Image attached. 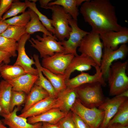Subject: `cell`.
Wrapping results in <instances>:
<instances>
[{
	"label": "cell",
	"mask_w": 128,
	"mask_h": 128,
	"mask_svg": "<svg viewBox=\"0 0 128 128\" xmlns=\"http://www.w3.org/2000/svg\"><path fill=\"white\" fill-rule=\"evenodd\" d=\"M18 45L15 40L0 36V50L9 53L13 57L17 56Z\"/></svg>",
	"instance_id": "obj_32"
},
{
	"label": "cell",
	"mask_w": 128,
	"mask_h": 128,
	"mask_svg": "<svg viewBox=\"0 0 128 128\" xmlns=\"http://www.w3.org/2000/svg\"><path fill=\"white\" fill-rule=\"evenodd\" d=\"M67 114L58 108L51 109L40 115L27 118V122L31 124L41 122L56 124Z\"/></svg>",
	"instance_id": "obj_19"
},
{
	"label": "cell",
	"mask_w": 128,
	"mask_h": 128,
	"mask_svg": "<svg viewBox=\"0 0 128 128\" xmlns=\"http://www.w3.org/2000/svg\"><path fill=\"white\" fill-rule=\"evenodd\" d=\"M103 47L100 34L91 31L83 38L78 50L92 58L100 67Z\"/></svg>",
	"instance_id": "obj_5"
},
{
	"label": "cell",
	"mask_w": 128,
	"mask_h": 128,
	"mask_svg": "<svg viewBox=\"0 0 128 128\" xmlns=\"http://www.w3.org/2000/svg\"><path fill=\"white\" fill-rule=\"evenodd\" d=\"M100 36L104 47L116 50L119 45L128 42V29L124 27L119 31H110L100 34Z\"/></svg>",
	"instance_id": "obj_12"
},
{
	"label": "cell",
	"mask_w": 128,
	"mask_h": 128,
	"mask_svg": "<svg viewBox=\"0 0 128 128\" xmlns=\"http://www.w3.org/2000/svg\"><path fill=\"white\" fill-rule=\"evenodd\" d=\"M27 7L25 2L19 0H14L8 11L3 15L1 20L4 21L8 18L15 16L19 13L25 12Z\"/></svg>",
	"instance_id": "obj_31"
},
{
	"label": "cell",
	"mask_w": 128,
	"mask_h": 128,
	"mask_svg": "<svg viewBox=\"0 0 128 128\" xmlns=\"http://www.w3.org/2000/svg\"><path fill=\"white\" fill-rule=\"evenodd\" d=\"M36 37L37 39L32 38L28 40L31 46L39 52L41 58L52 56L55 53H63V47L55 36L43 34L42 37L37 35Z\"/></svg>",
	"instance_id": "obj_6"
},
{
	"label": "cell",
	"mask_w": 128,
	"mask_h": 128,
	"mask_svg": "<svg viewBox=\"0 0 128 128\" xmlns=\"http://www.w3.org/2000/svg\"><path fill=\"white\" fill-rule=\"evenodd\" d=\"M30 1H32V2H36L37 0H30Z\"/></svg>",
	"instance_id": "obj_45"
},
{
	"label": "cell",
	"mask_w": 128,
	"mask_h": 128,
	"mask_svg": "<svg viewBox=\"0 0 128 128\" xmlns=\"http://www.w3.org/2000/svg\"><path fill=\"white\" fill-rule=\"evenodd\" d=\"M2 111V109L1 108V107L0 106V113ZM2 122L0 120V122Z\"/></svg>",
	"instance_id": "obj_46"
},
{
	"label": "cell",
	"mask_w": 128,
	"mask_h": 128,
	"mask_svg": "<svg viewBox=\"0 0 128 128\" xmlns=\"http://www.w3.org/2000/svg\"><path fill=\"white\" fill-rule=\"evenodd\" d=\"M101 84L98 82L81 85L75 88L78 99L85 106L98 108L105 101Z\"/></svg>",
	"instance_id": "obj_3"
},
{
	"label": "cell",
	"mask_w": 128,
	"mask_h": 128,
	"mask_svg": "<svg viewBox=\"0 0 128 128\" xmlns=\"http://www.w3.org/2000/svg\"><path fill=\"white\" fill-rule=\"evenodd\" d=\"M72 118L75 128H90L79 116L72 112Z\"/></svg>",
	"instance_id": "obj_36"
},
{
	"label": "cell",
	"mask_w": 128,
	"mask_h": 128,
	"mask_svg": "<svg viewBox=\"0 0 128 128\" xmlns=\"http://www.w3.org/2000/svg\"><path fill=\"white\" fill-rule=\"evenodd\" d=\"M12 55L8 52L0 50V64L2 63L8 64L10 62V58Z\"/></svg>",
	"instance_id": "obj_38"
},
{
	"label": "cell",
	"mask_w": 128,
	"mask_h": 128,
	"mask_svg": "<svg viewBox=\"0 0 128 128\" xmlns=\"http://www.w3.org/2000/svg\"><path fill=\"white\" fill-rule=\"evenodd\" d=\"M114 123L128 126V100L120 106L117 113L109 121L108 126Z\"/></svg>",
	"instance_id": "obj_28"
},
{
	"label": "cell",
	"mask_w": 128,
	"mask_h": 128,
	"mask_svg": "<svg viewBox=\"0 0 128 128\" xmlns=\"http://www.w3.org/2000/svg\"><path fill=\"white\" fill-rule=\"evenodd\" d=\"M96 73L94 75L84 72L72 78L66 80L67 87L75 89L79 86L86 84L98 82L103 87H105L106 84L101 72L100 67L96 65L94 67Z\"/></svg>",
	"instance_id": "obj_13"
},
{
	"label": "cell",
	"mask_w": 128,
	"mask_h": 128,
	"mask_svg": "<svg viewBox=\"0 0 128 128\" xmlns=\"http://www.w3.org/2000/svg\"><path fill=\"white\" fill-rule=\"evenodd\" d=\"M4 63H2V64H0V67L2 66V65H3V64H4Z\"/></svg>",
	"instance_id": "obj_47"
},
{
	"label": "cell",
	"mask_w": 128,
	"mask_h": 128,
	"mask_svg": "<svg viewBox=\"0 0 128 128\" xmlns=\"http://www.w3.org/2000/svg\"><path fill=\"white\" fill-rule=\"evenodd\" d=\"M34 60L35 64L38 72V78L35 84L41 87L44 89L48 93L50 97L53 98H56L58 94L50 82L43 75L41 69L42 66L39 58H36Z\"/></svg>",
	"instance_id": "obj_26"
},
{
	"label": "cell",
	"mask_w": 128,
	"mask_h": 128,
	"mask_svg": "<svg viewBox=\"0 0 128 128\" xmlns=\"http://www.w3.org/2000/svg\"><path fill=\"white\" fill-rule=\"evenodd\" d=\"M20 109V106H17L9 114L0 113V116L3 118L1 121L5 125L12 128H41L42 122L30 124L26 118L17 115V112Z\"/></svg>",
	"instance_id": "obj_14"
},
{
	"label": "cell",
	"mask_w": 128,
	"mask_h": 128,
	"mask_svg": "<svg viewBox=\"0 0 128 128\" xmlns=\"http://www.w3.org/2000/svg\"><path fill=\"white\" fill-rule=\"evenodd\" d=\"M26 73L21 66L4 64L0 68L1 76L6 81L13 79Z\"/></svg>",
	"instance_id": "obj_27"
},
{
	"label": "cell",
	"mask_w": 128,
	"mask_h": 128,
	"mask_svg": "<svg viewBox=\"0 0 128 128\" xmlns=\"http://www.w3.org/2000/svg\"><path fill=\"white\" fill-rule=\"evenodd\" d=\"M30 19V15L27 10L20 15L16 16L3 21L9 25L25 26Z\"/></svg>",
	"instance_id": "obj_33"
},
{
	"label": "cell",
	"mask_w": 128,
	"mask_h": 128,
	"mask_svg": "<svg viewBox=\"0 0 128 128\" xmlns=\"http://www.w3.org/2000/svg\"><path fill=\"white\" fill-rule=\"evenodd\" d=\"M128 53V47L126 44L121 45L115 50L104 47L100 68L105 81L107 80L110 68L113 62L118 59H125Z\"/></svg>",
	"instance_id": "obj_9"
},
{
	"label": "cell",
	"mask_w": 128,
	"mask_h": 128,
	"mask_svg": "<svg viewBox=\"0 0 128 128\" xmlns=\"http://www.w3.org/2000/svg\"><path fill=\"white\" fill-rule=\"evenodd\" d=\"M25 33V26L9 25L0 36L12 39L18 41L22 36Z\"/></svg>",
	"instance_id": "obj_30"
},
{
	"label": "cell",
	"mask_w": 128,
	"mask_h": 128,
	"mask_svg": "<svg viewBox=\"0 0 128 128\" xmlns=\"http://www.w3.org/2000/svg\"><path fill=\"white\" fill-rule=\"evenodd\" d=\"M115 9L109 0H86L82 4L80 12L91 31L100 34L123 28L118 23Z\"/></svg>",
	"instance_id": "obj_1"
},
{
	"label": "cell",
	"mask_w": 128,
	"mask_h": 128,
	"mask_svg": "<svg viewBox=\"0 0 128 128\" xmlns=\"http://www.w3.org/2000/svg\"><path fill=\"white\" fill-rule=\"evenodd\" d=\"M9 25L1 20H0V36L7 29Z\"/></svg>",
	"instance_id": "obj_40"
},
{
	"label": "cell",
	"mask_w": 128,
	"mask_h": 128,
	"mask_svg": "<svg viewBox=\"0 0 128 128\" xmlns=\"http://www.w3.org/2000/svg\"><path fill=\"white\" fill-rule=\"evenodd\" d=\"M41 128H60L58 124H52L46 122H42Z\"/></svg>",
	"instance_id": "obj_39"
},
{
	"label": "cell",
	"mask_w": 128,
	"mask_h": 128,
	"mask_svg": "<svg viewBox=\"0 0 128 128\" xmlns=\"http://www.w3.org/2000/svg\"><path fill=\"white\" fill-rule=\"evenodd\" d=\"M25 2L27 7L34 12L37 15L41 23L46 28L54 35L55 34L54 29L51 23V20L49 19L46 16L42 14L38 10L36 7L35 2H31L29 0H26Z\"/></svg>",
	"instance_id": "obj_29"
},
{
	"label": "cell",
	"mask_w": 128,
	"mask_h": 128,
	"mask_svg": "<svg viewBox=\"0 0 128 128\" xmlns=\"http://www.w3.org/2000/svg\"><path fill=\"white\" fill-rule=\"evenodd\" d=\"M74 56L72 54L55 53L52 56L43 58L41 65L54 74L64 75L66 69Z\"/></svg>",
	"instance_id": "obj_10"
},
{
	"label": "cell",
	"mask_w": 128,
	"mask_h": 128,
	"mask_svg": "<svg viewBox=\"0 0 128 128\" xmlns=\"http://www.w3.org/2000/svg\"><path fill=\"white\" fill-rule=\"evenodd\" d=\"M38 78V75L26 73L6 81L12 86V90L23 91L28 94Z\"/></svg>",
	"instance_id": "obj_18"
},
{
	"label": "cell",
	"mask_w": 128,
	"mask_h": 128,
	"mask_svg": "<svg viewBox=\"0 0 128 128\" xmlns=\"http://www.w3.org/2000/svg\"><path fill=\"white\" fill-rule=\"evenodd\" d=\"M128 100V98L116 96L110 99L106 98L98 108L104 112L102 122L100 127L106 128L109 123L115 115L121 105Z\"/></svg>",
	"instance_id": "obj_15"
},
{
	"label": "cell",
	"mask_w": 128,
	"mask_h": 128,
	"mask_svg": "<svg viewBox=\"0 0 128 128\" xmlns=\"http://www.w3.org/2000/svg\"></svg>",
	"instance_id": "obj_50"
},
{
	"label": "cell",
	"mask_w": 128,
	"mask_h": 128,
	"mask_svg": "<svg viewBox=\"0 0 128 128\" xmlns=\"http://www.w3.org/2000/svg\"><path fill=\"white\" fill-rule=\"evenodd\" d=\"M60 128H75L70 112L57 123Z\"/></svg>",
	"instance_id": "obj_35"
},
{
	"label": "cell",
	"mask_w": 128,
	"mask_h": 128,
	"mask_svg": "<svg viewBox=\"0 0 128 128\" xmlns=\"http://www.w3.org/2000/svg\"><path fill=\"white\" fill-rule=\"evenodd\" d=\"M12 87L7 81L4 80L0 82V106L2 109L0 113H10L9 107Z\"/></svg>",
	"instance_id": "obj_23"
},
{
	"label": "cell",
	"mask_w": 128,
	"mask_h": 128,
	"mask_svg": "<svg viewBox=\"0 0 128 128\" xmlns=\"http://www.w3.org/2000/svg\"><path fill=\"white\" fill-rule=\"evenodd\" d=\"M118 96L121 97H128V90H127L122 93H121L118 95Z\"/></svg>",
	"instance_id": "obj_43"
},
{
	"label": "cell",
	"mask_w": 128,
	"mask_h": 128,
	"mask_svg": "<svg viewBox=\"0 0 128 128\" xmlns=\"http://www.w3.org/2000/svg\"><path fill=\"white\" fill-rule=\"evenodd\" d=\"M77 98L75 89L67 87L58 94L57 99L58 108L64 113H68L71 110Z\"/></svg>",
	"instance_id": "obj_20"
},
{
	"label": "cell",
	"mask_w": 128,
	"mask_h": 128,
	"mask_svg": "<svg viewBox=\"0 0 128 128\" xmlns=\"http://www.w3.org/2000/svg\"><path fill=\"white\" fill-rule=\"evenodd\" d=\"M52 0H39L40 5V7L43 8L47 6L49 4Z\"/></svg>",
	"instance_id": "obj_42"
},
{
	"label": "cell",
	"mask_w": 128,
	"mask_h": 128,
	"mask_svg": "<svg viewBox=\"0 0 128 128\" xmlns=\"http://www.w3.org/2000/svg\"><path fill=\"white\" fill-rule=\"evenodd\" d=\"M0 128H7L2 122H0Z\"/></svg>",
	"instance_id": "obj_44"
},
{
	"label": "cell",
	"mask_w": 128,
	"mask_h": 128,
	"mask_svg": "<svg viewBox=\"0 0 128 128\" xmlns=\"http://www.w3.org/2000/svg\"><path fill=\"white\" fill-rule=\"evenodd\" d=\"M54 108H58L57 99L48 96L18 116L27 119L40 115Z\"/></svg>",
	"instance_id": "obj_17"
},
{
	"label": "cell",
	"mask_w": 128,
	"mask_h": 128,
	"mask_svg": "<svg viewBox=\"0 0 128 128\" xmlns=\"http://www.w3.org/2000/svg\"><path fill=\"white\" fill-rule=\"evenodd\" d=\"M9 128H11V127H9Z\"/></svg>",
	"instance_id": "obj_48"
},
{
	"label": "cell",
	"mask_w": 128,
	"mask_h": 128,
	"mask_svg": "<svg viewBox=\"0 0 128 128\" xmlns=\"http://www.w3.org/2000/svg\"><path fill=\"white\" fill-rule=\"evenodd\" d=\"M96 65L93 59L84 54L74 56L65 71L66 80L70 78L71 74L75 71L82 72L89 70L92 66L94 67Z\"/></svg>",
	"instance_id": "obj_16"
},
{
	"label": "cell",
	"mask_w": 128,
	"mask_h": 128,
	"mask_svg": "<svg viewBox=\"0 0 128 128\" xmlns=\"http://www.w3.org/2000/svg\"><path fill=\"white\" fill-rule=\"evenodd\" d=\"M42 72L51 84L55 91L58 94L66 88V77L65 75L55 74L42 67Z\"/></svg>",
	"instance_id": "obj_25"
},
{
	"label": "cell",
	"mask_w": 128,
	"mask_h": 128,
	"mask_svg": "<svg viewBox=\"0 0 128 128\" xmlns=\"http://www.w3.org/2000/svg\"><path fill=\"white\" fill-rule=\"evenodd\" d=\"M27 95L21 113L26 111L35 104L49 96L46 91L41 87L35 84Z\"/></svg>",
	"instance_id": "obj_21"
},
{
	"label": "cell",
	"mask_w": 128,
	"mask_h": 128,
	"mask_svg": "<svg viewBox=\"0 0 128 128\" xmlns=\"http://www.w3.org/2000/svg\"><path fill=\"white\" fill-rule=\"evenodd\" d=\"M30 38V35L25 33L21 37L18 42L17 51L18 55L17 59L14 65L21 66L26 73L34 75H38L37 69L32 67L33 64H35V62L33 57L29 58L26 54L25 48L26 42Z\"/></svg>",
	"instance_id": "obj_11"
},
{
	"label": "cell",
	"mask_w": 128,
	"mask_h": 128,
	"mask_svg": "<svg viewBox=\"0 0 128 128\" xmlns=\"http://www.w3.org/2000/svg\"><path fill=\"white\" fill-rule=\"evenodd\" d=\"M13 0H0V20H1L4 14L10 8Z\"/></svg>",
	"instance_id": "obj_37"
},
{
	"label": "cell",
	"mask_w": 128,
	"mask_h": 128,
	"mask_svg": "<svg viewBox=\"0 0 128 128\" xmlns=\"http://www.w3.org/2000/svg\"><path fill=\"white\" fill-rule=\"evenodd\" d=\"M68 22L71 28L69 38L67 40L59 41L64 48V54H72L76 56L78 55L77 49L80 46L82 39L89 32L80 29L78 26L77 21L72 18L69 19Z\"/></svg>",
	"instance_id": "obj_8"
},
{
	"label": "cell",
	"mask_w": 128,
	"mask_h": 128,
	"mask_svg": "<svg viewBox=\"0 0 128 128\" xmlns=\"http://www.w3.org/2000/svg\"><path fill=\"white\" fill-rule=\"evenodd\" d=\"M43 8L50 9L52 11L51 23L54 29V36L59 41H63L66 38L68 39L71 31L68 20L72 18L71 16L66 13L63 7L59 5L47 6Z\"/></svg>",
	"instance_id": "obj_4"
},
{
	"label": "cell",
	"mask_w": 128,
	"mask_h": 128,
	"mask_svg": "<svg viewBox=\"0 0 128 128\" xmlns=\"http://www.w3.org/2000/svg\"><path fill=\"white\" fill-rule=\"evenodd\" d=\"M28 11L30 15L31 19L25 26L26 33L30 35L36 32H41L46 35L53 36L40 22L38 16L34 12L29 8Z\"/></svg>",
	"instance_id": "obj_24"
},
{
	"label": "cell",
	"mask_w": 128,
	"mask_h": 128,
	"mask_svg": "<svg viewBox=\"0 0 128 128\" xmlns=\"http://www.w3.org/2000/svg\"><path fill=\"white\" fill-rule=\"evenodd\" d=\"M106 128H128V126L123 125L118 123H114L108 126Z\"/></svg>",
	"instance_id": "obj_41"
},
{
	"label": "cell",
	"mask_w": 128,
	"mask_h": 128,
	"mask_svg": "<svg viewBox=\"0 0 128 128\" xmlns=\"http://www.w3.org/2000/svg\"><path fill=\"white\" fill-rule=\"evenodd\" d=\"M26 94L23 91L12 90L9 107L10 112L13 111L15 106H20L25 103L27 96Z\"/></svg>",
	"instance_id": "obj_34"
},
{
	"label": "cell",
	"mask_w": 128,
	"mask_h": 128,
	"mask_svg": "<svg viewBox=\"0 0 128 128\" xmlns=\"http://www.w3.org/2000/svg\"><path fill=\"white\" fill-rule=\"evenodd\" d=\"M128 61H118L112 63L107 80L110 95L116 96L128 90V77L126 73Z\"/></svg>",
	"instance_id": "obj_2"
},
{
	"label": "cell",
	"mask_w": 128,
	"mask_h": 128,
	"mask_svg": "<svg viewBox=\"0 0 128 128\" xmlns=\"http://www.w3.org/2000/svg\"><path fill=\"white\" fill-rule=\"evenodd\" d=\"M71 110L79 116L90 128H98L101 124L104 115V111L97 108H89L83 105L78 99Z\"/></svg>",
	"instance_id": "obj_7"
},
{
	"label": "cell",
	"mask_w": 128,
	"mask_h": 128,
	"mask_svg": "<svg viewBox=\"0 0 128 128\" xmlns=\"http://www.w3.org/2000/svg\"><path fill=\"white\" fill-rule=\"evenodd\" d=\"M98 128H101L100 127H99Z\"/></svg>",
	"instance_id": "obj_49"
},
{
	"label": "cell",
	"mask_w": 128,
	"mask_h": 128,
	"mask_svg": "<svg viewBox=\"0 0 128 128\" xmlns=\"http://www.w3.org/2000/svg\"><path fill=\"white\" fill-rule=\"evenodd\" d=\"M86 0H57L50 2L47 6L57 5L62 7L65 12L77 21L79 14L78 7Z\"/></svg>",
	"instance_id": "obj_22"
}]
</instances>
